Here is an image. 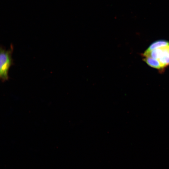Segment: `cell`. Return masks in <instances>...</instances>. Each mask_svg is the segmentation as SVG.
I'll use <instances>...</instances> for the list:
<instances>
[{"mask_svg":"<svg viewBox=\"0 0 169 169\" xmlns=\"http://www.w3.org/2000/svg\"><path fill=\"white\" fill-rule=\"evenodd\" d=\"M13 47L6 50L1 47L0 53V77L3 81L8 79V72L13 62L12 54Z\"/></svg>","mask_w":169,"mask_h":169,"instance_id":"cell-1","label":"cell"},{"mask_svg":"<svg viewBox=\"0 0 169 169\" xmlns=\"http://www.w3.org/2000/svg\"><path fill=\"white\" fill-rule=\"evenodd\" d=\"M158 60L163 69L169 65V46L163 47L162 52Z\"/></svg>","mask_w":169,"mask_h":169,"instance_id":"cell-2","label":"cell"},{"mask_svg":"<svg viewBox=\"0 0 169 169\" xmlns=\"http://www.w3.org/2000/svg\"><path fill=\"white\" fill-rule=\"evenodd\" d=\"M169 46V42L166 40H158L152 43L145 51L149 52L154 49Z\"/></svg>","mask_w":169,"mask_h":169,"instance_id":"cell-3","label":"cell"},{"mask_svg":"<svg viewBox=\"0 0 169 169\" xmlns=\"http://www.w3.org/2000/svg\"><path fill=\"white\" fill-rule=\"evenodd\" d=\"M143 60L151 67L162 71L163 69L159 60L149 57H144Z\"/></svg>","mask_w":169,"mask_h":169,"instance_id":"cell-4","label":"cell"}]
</instances>
